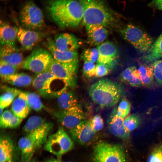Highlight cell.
<instances>
[{
    "label": "cell",
    "mask_w": 162,
    "mask_h": 162,
    "mask_svg": "<svg viewBox=\"0 0 162 162\" xmlns=\"http://www.w3.org/2000/svg\"><path fill=\"white\" fill-rule=\"evenodd\" d=\"M46 9L53 21L62 28L78 26L83 14L82 6L76 0H49Z\"/></svg>",
    "instance_id": "cell-1"
},
{
    "label": "cell",
    "mask_w": 162,
    "mask_h": 162,
    "mask_svg": "<svg viewBox=\"0 0 162 162\" xmlns=\"http://www.w3.org/2000/svg\"><path fill=\"white\" fill-rule=\"evenodd\" d=\"M83 10L82 22L85 26L100 25L106 28L118 22V16L104 0H79Z\"/></svg>",
    "instance_id": "cell-2"
},
{
    "label": "cell",
    "mask_w": 162,
    "mask_h": 162,
    "mask_svg": "<svg viewBox=\"0 0 162 162\" xmlns=\"http://www.w3.org/2000/svg\"><path fill=\"white\" fill-rule=\"evenodd\" d=\"M122 84L107 78H102L92 84L89 94L94 102L101 107L108 108L116 104L124 94Z\"/></svg>",
    "instance_id": "cell-3"
},
{
    "label": "cell",
    "mask_w": 162,
    "mask_h": 162,
    "mask_svg": "<svg viewBox=\"0 0 162 162\" xmlns=\"http://www.w3.org/2000/svg\"><path fill=\"white\" fill-rule=\"evenodd\" d=\"M53 126L52 123L45 122L39 128L19 140L18 146L20 153L21 162L32 159L36 150L45 144Z\"/></svg>",
    "instance_id": "cell-4"
},
{
    "label": "cell",
    "mask_w": 162,
    "mask_h": 162,
    "mask_svg": "<svg viewBox=\"0 0 162 162\" xmlns=\"http://www.w3.org/2000/svg\"><path fill=\"white\" fill-rule=\"evenodd\" d=\"M93 162H127L126 154L122 146L100 141L95 145Z\"/></svg>",
    "instance_id": "cell-5"
},
{
    "label": "cell",
    "mask_w": 162,
    "mask_h": 162,
    "mask_svg": "<svg viewBox=\"0 0 162 162\" xmlns=\"http://www.w3.org/2000/svg\"><path fill=\"white\" fill-rule=\"evenodd\" d=\"M44 146L46 151L59 157L72 149L74 145L63 128L60 127L56 132L48 136Z\"/></svg>",
    "instance_id": "cell-6"
},
{
    "label": "cell",
    "mask_w": 162,
    "mask_h": 162,
    "mask_svg": "<svg viewBox=\"0 0 162 162\" xmlns=\"http://www.w3.org/2000/svg\"><path fill=\"white\" fill-rule=\"evenodd\" d=\"M123 37L140 52H146L154 42L152 38L138 27L131 24L121 31Z\"/></svg>",
    "instance_id": "cell-7"
},
{
    "label": "cell",
    "mask_w": 162,
    "mask_h": 162,
    "mask_svg": "<svg viewBox=\"0 0 162 162\" xmlns=\"http://www.w3.org/2000/svg\"><path fill=\"white\" fill-rule=\"evenodd\" d=\"M58 80L51 72L47 70L37 74L33 80L32 85L43 97L45 98H56L66 87L62 89L58 88V85H57L55 82Z\"/></svg>",
    "instance_id": "cell-8"
},
{
    "label": "cell",
    "mask_w": 162,
    "mask_h": 162,
    "mask_svg": "<svg viewBox=\"0 0 162 162\" xmlns=\"http://www.w3.org/2000/svg\"><path fill=\"white\" fill-rule=\"evenodd\" d=\"M20 19L22 26L27 29L37 30L42 29L45 25L42 10L32 1L27 2L22 8Z\"/></svg>",
    "instance_id": "cell-9"
},
{
    "label": "cell",
    "mask_w": 162,
    "mask_h": 162,
    "mask_svg": "<svg viewBox=\"0 0 162 162\" xmlns=\"http://www.w3.org/2000/svg\"><path fill=\"white\" fill-rule=\"evenodd\" d=\"M52 58L50 52L37 48L24 60L21 68L38 74L47 70Z\"/></svg>",
    "instance_id": "cell-10"
},
{
    "label": "cell",
    "mask_w": 162,
    "mask_h": 162,
    "mask_svg": "<svg viewBox=\"0 0 162 162\" xmlns=\"http://www.w3.org/2000/svg\"><path fill=\"white\" fill-rule=\"evenodd\" d=\"M78 65V62L63 63L52 58L47 70L68 87L73 88L76 85Z\"/></svg>",
    "instance_id": "cell-11"
},
{
    "label": "cell",
    "mask_w": 162,
    "mask_h": 162,
    "mask_svg": "<svg viewBox=\"0 0 162 162\" xmlns=\"http://www.w3.org/2000/svg\"><path fill=\"white\" fill-rule=\"evenodd\" d=\"M49 111L62 125L70 130L86 119V115L80 105L66 110Z\"/></svg>",
    "instance_id": "cell-12"
},
{
    "label": "cell",
    "mask_w": 162,
    "mask_h": 162,
    "mask_svg": "<svg viewBox=\"0 0 162 162\" xmlns=\"http://www.w3.org/2000/svg\"><path fill=\"white\" fill-rule=\"evenodd\" d=\"M70 133L74 141L84 145L92 142L96 137L97 133L92 128L90 120L86 119L70 130Z\"/></svg>",
    "instance_id": "cell-13"
},
{
    "label": "cell",
    "mask_w": 162,
    "mask_h": 162,
    "mask_svg": "<svg viewBox=\"0 0 162 162\" xmlns=\"http://www.w3.org/2000/svg\"><path fill=\"white\" fill-rule=\"evenodd\" d=\"M44 34L37 30L17 28V39L24 49L31 50L42 39Z\"/></svg>",
    "instance_id": "cell-14"
},
{
    "label": "cell",
    "mask_w": 162,
    "mask_h": 162,
    "mask_svg": "<svg viewBox=\"0 0 162 162\" xmlns=\"http://www.w3.org/2000/svg\"><path fill=\"white\" fill-rule=\"evenodd\" d=\"M124 119L118 115L115 108L110 114L107 122L109 130L111 134L121 139L127 140L130 139V132L124 127Z\"/></svg>",
    "instance_id": "cell-15"
},
{
    "label": "cell",
    "mask_w": 162,
    "mask_h": 162,
    "mask_svg": "<svg viewBox=\"0 0 162 162\" xmlns=\"http://www.w3.org/2000/svg\"><path fill=\"white\" fill-rule=\"evenodd\" d=\"M98 58L97 63L115 65L118 55L115 45L109 41H105L98 46Z\"/></svg>",
    "instance_id": "cell-16"
},
{
    "label": "cell",
    "mask_w": 162,
    "mask_h": 162,
    "mask_svg": "<svg viewBox=\"0 0 162 162\" xmlns=\"http://www.w3.org/2000/svg\"><path fill=\"white\" fill-rule=\"evenodd\" d=\"M0 60L19 69L22 67L24 60L23 56L15 45L1 46Z\"/></svg>",
    "instance_id": "cell-17"
},
{
    "label": "cell",
    "mask_w": 162,
    "mask_h": 162,
    "mask_svg": "<svg viewBox=\"0 0 162 162\" xmlns=\"http://www.w3.org/2000/svg\"><path fill=\"white\" fill-rule=\"evenodd\" d=\"M53 43L58 50L64 51H76L79 46L78 39L74 35L65 33L56 36Z\"/></svg>",
    "instance_id": "cell-18"
},
{
    "label": "cell",
    "mask_w": 162,
    "mask_h": 162,
    "mask_svg": "<svg viewBox=\"0 0 162 162\" xmlns=\"http://www.w3.org/2000/svg\"><path fill=\"white\" fill-rule=\"evenodd\" d=\"M15 154V146L12 139L7 135L3 134L1 135L0 162H14Z\"/></svg>",
    "instance_id": "cell-19"
},
{
    "label": "cell",
    "mask_w": 162,
    "mask_h": 162,
    "mask_svg": "<svg viewBox=\"0 0 162 162\" xmlns=\"http://www.w3.org/2000/svg\"><path fill=\"white\" fill-rule=\"evenodd\" d=\"M88 42L91 45H99L103 43L108 36L106 28L100 25L86 26Z\"/></svg>",
    "instance_id": "cell-20"
},
{
    "label": "cell",
    "mask_w": 162,
    "mask_h": 162,
    "mask_svg": "<svg viewBox=\"0 0 162 162\" xmlns=\"http://www.w3.org/2000/svg\"><path fill=\"white\" fill-rule=\"evenodd\" d=\"M47 46L55 60L63 63L78 62V56L76 51H64L57 50L54 46L52 40H48Z\"/></svg>",
    "instance_id": "cell-21"
},
{
    "label": "cell",
    "mask_w": 162,
    "mask_h": 162,
    "mask_svg": "<svg viewBox=\"0 0 162 162\" xmlns=\"http://www.w3.org/2000/svg\"><path fill=\"white\" fill-rule=\"evenodd\" d=\"M31 109L26 100L24 92L21 91L12 103L11 111L22 120L27 116Z\"/></svg>",
    "instance_id": "cell-22"
},
{
    "label": "cell",
    "mask_w": 162,
    "mask_h": 162,
    "mask_svg": "<svg viewBox=\"0 0 162 162\" xmlns=\"http://www.w3.org/2000/svg\"><path fill=\"white\" fill-rule=\"evenodd\" d=\"M17 36V28L1 20L0 41L1 46L15 45Z\"/></svg>",
    "instance_id": "cell-23"
},
{
    "label": "cell",
    "mask_w": 162,
    "mask_h": 162,
    "mask_svg": "<svg viewBox=\"0 0 162 162\" xmlns=\"http://www.w3.org/2000/svg\"><path fill=\"white\" fill-rule=\"evenodd\" d=\"M68 87H66L56 98L61 110H67L79 105L76 95Z\"/></svg>",
    "instance_id": "cell-24"
},
{
    "label": "cell",
    "mask_w": 162,
    "mask_h": 162,
    "mask_svg": "<svg viewBox=\"0 0 162 162\" xmlns=\"http://www.w3.org/2000/svg\"><path fill=\"white\" fill-rule=\"evenodd\" d=\"M119 79L122 82L134 87L142 86L138 69L134 66L128 67L123 70L120 74Z\"/></svg>",
    "instance_id": "cell-25"
},
{
    "label": "cell",
    "mask_w": 162,
    "mask_h": 162,
    "mask_svg": "<svg viewBox=\"0 0 162 162\" xmlns=\"http://www.w3.org/2000/svg\"><path fill=\"white\" fill-rule=\"evenodd\" d=\"M162 58V32L140 59L149 63L154 62Z\"/></svg>",
    "instance_id": "cell-26"
},
{
    "label": "cell",
    "mask_w": 162,
    "mask_h": 162,
    "mask_svg": "<svg viewBox=\"0 0 162 162\" xmlns=\"http://www.w3.org/2000/svg\"><path fill=\"white\" fill-rule=\"evenodd\" d=\"M2 81L17 87H25L30 85L32 83V77L23 73H16L2 80Z\"/></svg>",
    "instance_id": "cell-27"
},
{
    "label": "cell",
    "mask_w": 162,
    "mask_h": 162,
    "mask_svg": "<svg viewBox=\"0 0 162 162\" xmlns=\"http://www.w3.org/2000/svg\"><path fill=\"white\" fill-rule=\"evenodd\" d=\"M22 119L16 116L11 111H4L0 118V127L2 129H13L20 124Z\"/></svg>",
    "instance_id": "cell-28"
},
{
    "label": "cell",
    "mask_w": 162,
    "mask_h": 162,
    "mask_svg": "<svg viewBox=\"0 0 162 162\" xmlns=\"http://www.w3.org/2000/svg\"><path fill=\"white\" fill-rule=\"evenodd\" d=\"M138 69L142 86L151 87L154 78L153 64H141Z\"/></svg>",
    "instance_id": "cell-29"
},
{
    "label": "cell",
    "mask_w": 162,
    "mask_h": 162,
    "mask_svg": "<svg viewBox=\"0 0 162 162\" xmlns=\"http://www.w3.org/2000/svg\"><path fill=\"white\" fill-rule=\"evenodd\" d=\"M2 88L4 92L0 97V107L4 109L12 104L21 91L5 86H2Z\"/></svg>",
    "instance_id": "cell-30"
},
{
    "label": "cell",
    "mask_w": 162,
    "mask_h": 162,
    "mask_svg": "<svg viewBox=\"0 0 162 162\" xmlns=\"http://www.w3.org/2000/svg\"><path fill=\"white\" fill-rule=\"evenodd\" d=\"M46 122L43 118L37 116L30 117L22 128L23 133L26 135L39 128Z\"/></svg>",
    "instance_id": "cell-31"
},
{
    "label": "cell",
    "mask_w": 162,
    "mask_h": 162,
    "mask_svg": "<svg viewBox=\"0 0 162 162\" xmlns=\"http://www.w3.org/2000/svg\"><path fill=\"white\" fill-rule=\"evenodd\" d=\"M24 92L26 101L31 109L38 111L44 108V105L37 93L32 92Z\"/></svg>",
    "instance_id": "cell-32"
},
{
    "label": "cell",
    "mask_w": 162,
    "mask_h": 162,
    "mask_svg": "<svg viewBox=\"0 0 162 162\" xmlns=\"http://www.w3.org/2000/svg\"><path fill=\"white\" fill-rule=\"evenodd\" d=\"M124 123L126 129L130 132L139 127L141 119L139 114L134 113L125 117Z\"/></svg>",
    "instance_id": "cell-33"
},
{
    "label": "cell",
    "mask_w": 162,
    "mask_h": 162,
    "mask_svg": "<svg viewBox=\"0 0 162 162\" xmlns=\"http://www.w3.org/2000/svg\"><path fill=\"white\" fill-rule=\"evenodd\" d=\"M19 69L1 60H0V76L2 80L17 73Z\"/></svg>",
    "instance_id": "cell-34"
},
{
    "label": "cell",
    "mask_w": 162,
    "mask_h": 162,
    "mask_svg": "<svg viewBox=\"0 0 162 162\" xmlns=\"http://www.w3.org/2000/svg\"><path fill=\"white\" fill-rule=\"evenodd\" d=\"M131 108L130 102L126 98H123L116 108L118 115L124 118L129 113Z\"/></svg>",
    "instance_id": "cell-35"
},
{
    "label": "cell",
    "mask_w": 162,
    "mask_h": 162,
    "mask_svg": "<svg viewBox=\"0 0 162 162\" xmlns=\"http://www.w3.org/2000/svg\"><path fill=\"white\" fill-rule=\"evenodd\" d=\"M147 162H162V143L158 144L152 149Z\"/></svg>",
    "instance_id": "cell-36"
},
{
    "label": "cell",
    "mask_w": 162,
    "mask_h": 162,
    "mask_svg": "<svg viewBox=\"0 0 162 162\" xmlns=\"http://www.w3.org/2000/svg\"><path fill=\"white\" fill-rule=\"evenodd\" d=\"M98 55L97 48H92L86 49L83 52L82 56L84 61L95 63L97 62Z\"/></svg>",
    "instance_id": "cell-37"
},
{
    "label": "cell",
    "mask_w": 162,
    "mask_h": 162,
    "mask_svg": "<svg viewBox=\"0 0 162 162\" xmlns=\"http://www.w3.org/2000/svg\"><path fill=\"white\" fill-rule=\"evenodd\" d=\"M115 66L97 63L96 64L95 77H101L108 75Z\"/></svg>",
    "instance_id": "cell-38"
},
{
    "label": "cell",
    "mask_w": 162,
    "mask_h": 162,
    "mask_svg": "<svg viewBox=\"0 0 162 162\" xmlns=\"http://www.w3.org/2000/svg\"><path fill=\"white\" fill-rule=\"evenodd\" d=\"M96 64L91 62L84 61L82 71L84 75L88 78L95 77Z\"/></svg>",
    "instance_id": "cell-39"
},
{
    "label": "cell",
    "mask_w": 162,
    "mask_h": 162,
    "mask_svg": "<svg viewBox=\"0 0 162 162\" xmlns=\"http://www.w3.org/2000/svg\"><path fill=\"white\" fill-rule=\"evenodd\" d=\"M153 65L154 78L157 83L162 86V59L154 61Z\"/></svg>",
    "instance_id": "cell-40"
},
{
    "label": "cell",
    "mask_w": 162,
    "mask_h": 162,
    "mask_svg": "<svg viewBox=\"0 0 162 162\" xmlns=\"http://www.w3.org/2000/svg\"><path fill=\"white\" fill-rule=\"evenodd\" d=\"M90 120L92 128L96 133L100 131L104 127V121L99 115H95Z\"/></svg>",
    "instance_id": "cell-41"
},
{
    "label": "cell",
    "mask_w": 162,
    "mask_h": 162,
    "mask_svg": "<svg viewBox=\"0 0 162 162\" xmlns=\"http://www.w3.org/2000/svg\"><path fill=\"white\" fill-rule=\"evenodd\" d=\"M148 6L162 10V0H152Z\"/></svg>",
    "instance_id": "cell-42"
},
{
    "label": "cell",
    "mask_w": 162,
    "mask_h": 162,
    "mask_svg": "<svg viewBox=\"0 0 162 162\" xmlns=\"http://www.w3.org/2000/svg\"><path fill=\"white\" fill-rule=\"evenodd\" d=\"M46 162H61L60 160L55 159H51L49 160Z\"/></svg>",
    "instance_id": "cell-43"
},
{
    "label": "cell",
    "mask_w": 162,
    "mask_h": 162,
    "mask_svg": "<svg viewBox=\"0 0 162 162\" xmlns=\"http://www.w3.org/2000/svg\"><path fill=\"white\" fill-rule=\"evenodd\" d=\"M3 110L4 109L1 108V107H0V116L2 115V114L3 113V112L4 111H3Z\"/></svg>",
    "instance_id": "cell-44"
},
{
    "label": "cell",
    "mask_w": 162,
    "mask_h": 162,
    "mask_svg": "<svg viewBox=\"0 0 162 162\" xmlns=\"http://www.w3.org/2000/svg\"><path fill=\"white\" fill-rule=\"evenodd\" d=\"M23 162H35V161L34 160L32 159V158L29 160Z\"/></svg>",
    "instance_id": "cell-45"
},
{
    "label": "cell",
    "mask_w": 162,
    "mask_h": 162,
    "mask_svg": "<svg viewBox=\"0 0 162 162\" xmlns=\"http://www.w3.org/2000/svg\"><path fill=\"white\" fill-rule=\"evenodd\" d=\"M2 0L4 1V0Z\"/></svg>",
    "instance_id": "cell-46"
}]
</instances>
